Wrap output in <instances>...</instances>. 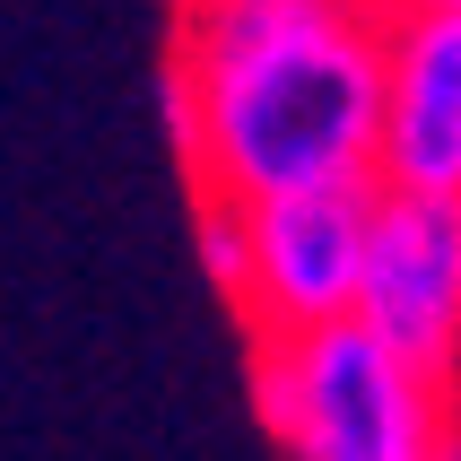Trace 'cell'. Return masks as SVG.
Segmentation results:
<instances>
[{
    "label": "cell",
    "mask_w": 461,
    "mask_h": 461,
    "mask_svg": "<svg viewBox=\"0 0 461 461\" xmlns=\"http://www.w3.org/2000/svg\"><path fill=\"white\" fill-rule=\"evenodd\" d=\"M166 131L192 192H296L375 175L384 9L375 0H183Z\"/></svg>",
    "instance_id": "cell-1"
},
{
    "label": "cell",
    "mask_w": 461,
    "mask_h": 461,
    "mask_svg": "<svg viewBox=\"0 0 461 461\" xmlns=\"http://www.w3.org/2000/svg\"><path fill=\"white\" fill-rule=\"evenodd\" d=\"M253 418L296 461H453L461 453V375L410 366L357 313L253 331Z\"/></svg>",
    "instance_id": "cell-2"
},
{
    "label": "cell",
    "mask_w": 461,
    "mask_h": 461,
    "mask_svg": "<svg viewBox=\"0 0 461 461\" xmlns=\"http://www.w3.org/2000/svg\"><path fill=\"white\" fill-rule=\"evenodd\" d=\"M366 218H375V175L244 201V261L227 287L244 331H296V322H331L357 305Z\"/></svg>",
    "instance_id": "cell-3"
},
{
    "label": "cell",
    "mask_w": 461,
    "mask_h": 461,
    "mask_svg": "<svg viewBox=\"0 0 461 461\" xmlns=\"http://www.w3.org/2000/svg\"><path fill=\"white\" fill-rule=\"evenodd\" d=\"M375 339H392L410 366L461 375V201L453 192H392L375 183L357 261V305Z\"/></svg>",
    "instance_id": "cell-4"
},
{
    "label": "cell",
    "mask_w": 461,
    "mask_h": 461,
    "mask_svg": "<svg viewBox=\"0 0 461 461\" xmlns=\"http://www.w3.org/2000/svg\"><path fill=\"white\" fill-rule=\"evenodd\" d=\"M375 183L461 201V9H384V96H375Z\"/></svg>",
    "instance_id": "cell-5"
},
{
    "label": "cell",
    "mask_w": 461,
    "mask_h": 461,
    "mask_svg": "<svg viewBox=\"0 0 461 461\" xmlns=\"http://www.w3.org/2000/svg\"><path fill=\"white\" fill-rule=\"evenodd\" d=\"M436 9H461V0H436Z\"/></svg>",
    "instance_id": "cell-6"
},
{
    "label": "cell",
    "mask_w": 461,
    "mask_h": 461,
    "mask_svg": "<svg viewBox=\"0 0 461 461\" xmlns=\"http://www.w3.org/2000/svg\"><path fill=\"white\" fill-rule=\"evenodd\" d=\"M375 9H392V0H375Z\"/></svg>",
    "instance_id": "cell-7"
}]
</instances>
